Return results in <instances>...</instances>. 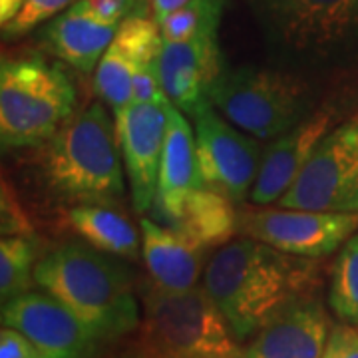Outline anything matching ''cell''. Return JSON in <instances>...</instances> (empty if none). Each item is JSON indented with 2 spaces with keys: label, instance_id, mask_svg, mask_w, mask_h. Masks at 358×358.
<instances>
[{
  "label": "cell",
  "instance_id": "44dd1931",
  "mask_svg": "<svg viewBox=\"0 0 358 358\" xmlns=\"http://www.w3.org/2000/svg\"><path fill=\"white\" fill-rule=\"evenodd\" d=\"M66 221L86 243L103 253L129 261L140 257V231L126 215L112 209V205H74L68 209Z\"/></svg>",
  "mask_w": 358,
  "mask_h": 358
},
{
  "label": "cell",
  "instance_id": "8992f818",
  "mask_svg": "<svg viewBox=\"0 0 358 358\" xmlns=\"http://www.w3.org/2000/svg\"><path fill=\"white\" fill-rule=\"evenodd\" d=\"M209 102L233 126L263 141L293 129L320 106L313 76L279 64L225 66Z\"/></svg>",
  "mask_w": 358,
  "mask_h": 358
},
{
  "label": "cell",
  "instance_id": "52a82bcc",
  "mask_svg": "<svg viewBox=\"0 0 358 358\" xmlns=\"http://www.w3.org/2000/svg\"><path fill=\"white\" fill-rule=\"evenodd\" d=\"M70 74L40 56L2 58L0 141L4 150L40 148L74 115Z\"/></svg>",
  "mask_w": 358,
  "mask_h": 358
},
{
  "label": "cell",
  "instance_id": "9c48e42d",
  "mask_svg": "<svg viewBox=\"0 0 358 358\" xmlns=\"http://www.w3.org/2000/svg\"><path fill=\"white\" fill-rule=\"evenodd\" d=\"M358 231V213L255 205L239 209V233L291 255L322 259Z\"/></svg>",
  "mask_w": 358,
  "mask_h": 358
},
{
  "label": "cell",
  "instance_id": "ac0fdd59",
  "mask_svg": "<svg viewBox=\"0 0 358 358\" xmlns=\"http://www.w3.org/2000/svg\"><path fill=\"white\" fill-rule=\"evenodd\" d=\"M120 26L100 18L86 0H76L42 26L38 42L60 62L90 74L96 72Z\"/></svg>",
  "mask_w": 358,
  "mask_h": 358
},
{
  "label": "cell",
  "instance_id": "4fadbf2b",
  "mask_svg": "<svg viewBox=\"0 0 358 358\" xmlns=\"http://www.w3.org/2000/svg\"><path fill=\"white\" fill-rule=\"evenodd\" d=\"M338 122H343L341 110L324 102L293 129L268 141L249 201L253 205L277 203L301 176L322 138Z\"/></svg>",
  "mask_w": 358,
  "mask_h": 358
},
{
  "label": "cell",
  "instance_id": "f546056e",
  "mask_svg": "<svg viewBox=\"0 0 358 358\" xmlns=\"http://www.w3.org/2000/svg\"><path fill=\"white\" fill-rule=\"evenodd\" d=\"M22 2L24 0H0V24L4 26L6 22H10L22 8Z\"/></svg>",
  "mask_w": 358,
  "mask_h": 358
},
{
  "label": "cell",
  "instance_id": "6da1fadb",
  "mask_svg": "<svg viewBox=\"0 0 358 358\" xmlns=\"http://www.w3.org/2000/svg\"><path fill=\"white\" fill-rule=\"evenodd\" d=\"M317 261L241 235L211 255L203 287L243 343L287 305L315 294L319 285Z\"/></svg>",
  "mask_w": 358,
  "mask_h": 358
},
{
  "label": "cell",
  "instance_id": "603a6c76",
  "mask_svg": "<svg viewBox=\"0 0 358 358\" xmlns=\"http://www.w3.org/2000/svg\"><path fill=\"white\" fill-rule=\"evenodd\" d=\"M329 307L336 319L358 327V231L334 259L329 281Z\"/></svg>",
  "mask_w": 358,
  "mask_h": 358
},
{
  "label": "cell",
  "instance_id": "5bb4252c",
  "mask_svg": "<svg viewBox=\"0 0 358 358\" xmlns=\"http://www.w3.org/2000/svg\"><path fill=\"white\" fill-rule=\"evenodd\" d=\"M157 64L167 98L187 117H195L211 103V88L227 66L219 32L181 42L164 40Z\"/></svg>",
  "mask_w": 358,
  "mask_h": 358
},
{
  "label": "cell",
  "instance_id": "8fae6325",
  "mask_svg": "<svg viewBox=\"0 0 358 358\" xmlns=\"http://www.w3.org/2000/svg\"><path fill=\"white\" fill-rule=\"evenodd\" d=\"M2 327L24 334L42 358H98L103 343L44 289H32L2 303Z\"/></svg>",
  "mask_w": 358,
  "mask_h": 358
},
{
  "label": "cell",
  "instance_id": "d4e9b609",
  "mask_svg": "<svg viewBox=\"0 0 358 358\" xmlns=\"http://www.w3.org/2000/svg\"><path fill=\"white\" fill-rule=\"evenodd\" d=\"M76 0H24L22 8L10 22L2 26L4 38H20L30 30L46 24L54 16L64 13Z\"/></svg>",
  "mask_w": 358,
  "mask_h": 358
},
{
  "label": "cell",
  "instance_id": "9a60e30c",
  "mask_svg": "<svg viewBox=\"0 0 358 358\" xmlns=\"http://www.w3.org/2000/svg\"><path fill=\"white\" fill-rule=\"evenodd\" d=\"M162 42L159 24L148 14H134L117 28L94 76L98 98L106 102L114 115L134 102V80L143 66L159 58Z\"/></svg>",
  "mask_w": 358,
  "mask_h": 358
},
{
  "label": "cell",
  "instance_id": "e0dca14e",
  "mask_svg": "<svg viewBox=\"0 0 358 358\" xmlns=\"http://www.w3.org/2000/svg\"><path fill=\"white\" fill-rule=\"evenodd\" d=\"M203 185L197 143L189 117L173 103L169 106L166 145L159 166L157 192H155L152 215L164 225H173L179 217L187 197Z\"/></svg>",
  "mask_w": 358,
  "mask_h": 358
},
{
  "label": "cell",
  "instance_id": "d6986e66",
  "mask_svg": "<svg viewBox=\"0 0 358 358\" xmlns=\"http://www.w3.org/2000/svg\"><path fill=\"white\" fill-rule=\"evenodd\" d=\"M141 255L150 281L166 291H189L203 279L209 249L155 219H141Z\"/></svg>",
  "mask_w": 358,
  "mask_h": 358
},
{
  "label": "cell",
  "instance_id": "2e32d148",
  "mask_svg": "<svg viewBox=\"0 0 358 358\" xmlns=\"http://www.w3.org/2000/svg\"><path fill=\"white\" fill-rule=\"evenodd\" d=\"M331 319L315 294L296 299L259 329L243 348L245 358H322Z\"/></svg>",
  "mask_w": 358,
  "mask_h": 358
},
{
  "label": "cell",
  "instance_id": "ba28073f",
  "mask_svg": "<svg viewBox=\"0 0 358 358\" xmlns=\"http://www.w3.org/2000/svg\"><path fill=\"white\" fill-rule=\"evenodd\" d=\"M277 205L358 213V112L338 122L322 138Z\"/></svg>",
  "mask_w": 358,
  "mask_h": 358
},
{
  "label": "cell",
  "instance_id": "4316f807",
  "mask_svg": "<svg viewBox=\"0 0 358 358\" xmlns=\"http://www.w3.org/2000/svg\"><path fill=\"white\" fill-rule=\"evenodd\" d=\"M322 358H358V329L348 322H336L324 346Z\"/></svg>",
  "mask_w": 358,
  "mask_h": 358
},
{
  "label": "cell",
  "instance_id": "83f0119b",
  "mask_svg": "<svg viewBox=\"0 0 358 358\" xmlns=\"http://www.w3.org/2000/svg\"><path fill=\"white\" fill-rule=\"evenodd\" d=\"M0 358H42V355L20 331L10 329V327H2Z\"/></svg>",
  "mask_w": 358,
  "mask_h": 358
},
{
  "label": "cell",
  "instance_id": "3957f363",
  "mask_svg": "<svg viewBox=\"0 0 358 358\" xmlns=\"http://www.w3.org/2000/svg\"><path fill=\"white\" fill-rule=\"evenodd\" d=\"M275 64L301 74L358 62V0H243Z\"/></svg>",
  "mask_w": 358,
  "mask_h": 358
},
{
  "label": "cell",
  "instance_id": "7c38bea8",
  "mask_svg": "<svg viewBox=\"0 0 358 358\" xmlns=\"http://www.w3.org/2000/svg\"><path fill=\"white\" fill-rule=\"evenodd\" d=\"M169 102H131L115 114V131L138 213L152 209L169 124Z\"/></svg>",
  "mask_w": 358,
  "mask_h": 358
},
{
  "label": "cell",
  "instance_id": "7a4b0ae2",
  "mask_svg": "<svg viewBox=\"0 0 358 358\" xmlns=\"http://www.w3.org/2000/svg\"><path fill=\"white\" fill-rule=\"evenodd\" d=\"M117 259L88 243H66L40 257L34 281L74 310L102 343H115L141 320L134 273Z\"/></svg>",
  "mask_w": 358,
  "mask_h": 358
},
{
  "label": "cell",
  "instance_id": "484cf974",
  "mask_svg": "<svg viewBox=\"0 0 358 358\" xmlns=\"http://www.w3.org/2000/svg\"><path fill=\"white\" fill-rule=\"evenodd\" d=\"M0 217H2V237L10 235H34L32 223L26 215L24 205L20 203L14 192L13 183L2 181V197H0Z\"/></svg>",
  "mask_w": 358,
  "mask_h": 358
},
{
  "label": "cell",
  "instance_id": "30bf717a",
  "mask_svg": "<svg viewBox=\"0 0 358 358\" xmlns=\"http://www.w3.org/2000/svg\"><path fill=\"white\" fill-rule=\"evenodd\" d=\"M197 159L205 187L241 205L253 192L265 148L207 103L193 117Z\"/></svg>",
  "mask_w": 358,
  "mask_h": 358
},
{
  "label": "cell",
  "instance_id": "ffe728a7",
  "mask_svg": "<svg viewBox=\"0 0 358 358\" xmlns=\"http://www.w3.org/2000/svg\"><path fill=\"white\" fill-rule=\"evenodd\" d=\"M205 249H219L239 233V211L225 195L201 185L187 197L179 217L169 225Z\"/></svg>",
  "mask_w": 358,
  "mask_h": 358
},
{
  "label": "cell",
  "instance_id": "5b68a950",
  "mask_svg": "<svg viewBox=\"0 0 358 358\" xmlns=\"http://www.w3.org/2000/svg\"><path fill=\"white\" fill-rule=\"evenodd\" d=\"M140 299V324L112 358H245L241 341L203 285L166 291L148 281Z\"/></svg>",
  "mask_w": 358,
  "mask_h": 358
},
{
  "label": "cell",
  "instance_id": "cb8c5ba5",
  "mask_svg": "<svg viewBox=\"0 0 358 358\" xmlns=\"http://www.w3.org/2000/svg\"><path fill=\"white\" fill-rule=\"evenodd\" d=\"M227 0H187L159 22L162 38L167 42L195 38L219 32Z\"/></svg>",
  "mask_w": 358,
  "mask_h": 358
},
{
  "label": "cell",
  "instance_id": "277c9868",
  "mask_svg": "<svg viewBox=\"0 0 358 358\" xmlns=\"http://www.w3.org/2000/svg\"><path fill=\"white\" fill-rule=\"evenodd\" d=\"M103 103L86 106L40 145V181L56 201L115 205L126 193L115 120Z\"/></svg>",
  "mask_w": 358,
  "mask_h": 358
},
{
  "label": "cell",
  "instance_id": "f1b7e54d",
  "mask_svg": "<svg viewBox=\"0 0 358 358\" xmlns=\"http://www.w3.org/2000/svg\"><path fill=\"white\" fill-rule=\"evenodd\" d=\"M187 0H150V13L152 18H155V22L159 24L167 14H171L173 10H178L179 6H183Z\"/></svg>",
  "mask_w": 358,
  "mask_h": 358
},
{
  "label": "cell",
  "instance_id": "7402d4cb",
  "mask_svg": "<svg viewBox=\"0 0 358 358\" xmlns=\"http://www.w3.org/2000/svg\"><path fill=\"white\" fill-rule=\"evenodd\" d=\"M38 241L34 235H10L0 241V296L2 303L36 287Z\"/></svg>",
  "mask_w": 358,
  "mask_h": 358
}]
</instances>
